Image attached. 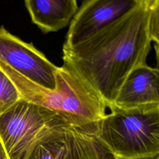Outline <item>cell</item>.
Instances as JSON below:
<instances>
[{
	"label": "cell",
	"mask_w": 159,
	"mask_h": 159,
	"mask_svg": "<svg viewBox=\"0 0 159 159\" xmlns=\"http://www.w3.org/2000/svg\"><path fill=\"white\" fill-rule=\"evenodd\" d=\"M0 68L7 75H17L53 89L58 66L32 43H27L0 27Z\"/></svg>",
	"instance_id": "cell-5"
},
{
	"label": "cell",
	"mask_w": 159,
	"mask_h": 159,
	"mask_svg": "<svg viewBox=\"0 0 159 159\" xmlns=\"http://www.w3.org/2000/svg\"><path fill=\"white\" fill-rule=\"evenodd\" d=\"M150 2L142 0L89 39L62 48L63 64L89 85L107 107L128 75L147 64L153 42L148 25Z\"/></svg>",
	"instance_id": "cell-1"
},
{
	"label": "cell",
	"mask_w": 159,
	"mask_h": 159,
	"mask_svg": "<svg viewBox=\"0 0 159 159\" xmlns=\"http://www.w3.org/2000/svg\"><path fill=\"white\" fill-rule=\"evenodd\" d=\"M130 159H159V153L153 154V155L135 157V158H132Z\"/></svg>",
	"instance_id": "cell-13"
},
{
	"label": "cell",
	"mask_w": 159,
	"mask_h": 159,
	"mask_svg": "<svg viewBox=\"0 0 159 159\" xmlns=\"http://www.w3.org/2000/svg\"><path fill=\"white\" fill-rule=\"evenodd\" d=\"M21 99L17 88L0 68V114Z\"/></svg>",
	"instance_id": "cell-11"
},
{
	"label": "cell",
	"mask_w": 159,
	"mask_h": 159,
	"mask_svg": "<svg viewBox=\"0 0 159 159\" xmlns=\"http://www.w3.org/2000/svg\"><path fill=\"white\" fill-rule=\"evenodd\" d=\"M142 0H83L73 17L63 47L76 45L120 18Z\"/></svg>",
	"instance_id": "cell-6"
},
{
	"label": "cell",
	"mask_w": 159,
	"mask_h": 159,
	"mask_svg": "<svg viewBox=\"0 0 159 159\" xmlns=\"http://www.w3.org/2000/svg\"><path fill=\"white\" fill-rule=\"evenodd\" d=\"M106 159H119V158H117V157L113 156V155H111V154H109V155L106 157Z\"/></svg>",
	"instance_id": "cell-15"
},
{
	"label": "cell",
	"mask_w": 159,
	"mask_h": 159,
	"mask_svg": "<svg viewBox=\"0 0 159 159\" xmlns=\"http://www.w3.org/2000/svg\"><path fill=\"white\" fill-rule=\"evenodd\" d=\"M60 122L65 121L55 112L19 99L0 114V141L8 158L25 159L42 134Z\"/></svg>",
	"instance_id": "cell-4"
},
{
	"label": "cell",
	"mask_w": 159,
	"mask_h": 159,
	"mask_svg": "<svg viewBox=\"0 0 159 159\" xmlns=\"http://www.w3.org/2000/svg\"><path fill=\"white\" fill-rule=\"evenodd\" d=\"M155 103H159V71L146 64L128 75L111 106L126 109Z\"/></svg>",
	"instance_id": "cell-7"
},
{
	"label": "cell",
	"mask_w": 159,
	"mask_h": 159,
	"mask_svg": "<svg viewBox=\"0 0 159 159\" xmlns=\"http://www.w3.org/2000/svg\"><path fill=\"white\" fill-rule=\"evenodd\" d=\"M159 0H150L148 25L153 42L158 46Z\"/></svg>",
	"instance_id": "cell-12"
},
{
	"label": "cell",
	"mask_w": 159,
	"mask_h": 159,
	"mask_svg": "<svg viewBox=\"0 0 159 159\" xmlns=\"http://www.w3.org/2000/svg\"><path fill=\"white\" fill-rule=\"evenodd\" d=\"M32 22L43 33L68 25L78 9L76 0H24Z\"/></svg>",
	"instance_id": "cell-8"
},
{
	"label": "cell",
	"mask_w": 159,
	"mask_h": 159,
	"mask_svg": "<svg viewBox=\"0 0 159 159\" xmlns=\"http://www.w3.org/2000/svg\"><path fill=\"white\" fill-rule=\"evenodd\" d=\"M0 159H9L1 141H0Z\"/></svg>",
	"instance_id": "cell-14"
},
{
	"label": "cell",
	"mask_w": 159,
	"mask_h": 159,
	"mask_svg": "<svg viewBox=\"0 0 159 159\" xmlns=\"http://www.w3.org/2000/svg\"><path fill=\"white\" fill-rule=\"evenodd\" d=\"M96 124L81 127L66 126L65 159H106L111 154L96 137Z\"/></svg>",
	"instance_id": "cell-9"
},
{
	"label": "cell",
	"mask_w": 159,
	"mask_h": 159,
	"mask_svg": "<svg viewBox=\"0 0 159 159\" xmlns=\"http://www.w3.org/2000/svg\"><path fill=\"white\" fill-rule=\"evenodd\" d=\"M68 125L60 122L49 127L35 143L25 159H65Z\"/></svg>",
	"instance_id": "cell-10"
},
{
	"label": "cell",
	"mask_w": 159,
	"mask_h": 159,
	"mask_svg": "<svg viewBox=\"0 0 159 159\" xmlns=\"http://www.w3.org/2000/svg\"><path fill=\"white\" fill-rule=\"evenodd\" d=\"M109 108L97 122L96 135L109 153L130 159L159 153V103Z\"/></svg>",
	"instance_id": "cell-3"
},
{
	"label": "cell",
	"mask_w": 159,
	"mask_h": 159,
	"mask_svg": "<svg viewBox=\"0 0 159 159\" xmlns=\"http://www.w3.org/2000/svg\"><path fill=\"white\" fill-rule=\"evenodd\" d=\"M7 76L17 88L22 99L55 112L70 125L81 127L94 124L106 114L107 107L102 99L64 64L58 66L53 89L17 75Z\"/></svg>",
	"instance_id": "cell-2"
}]
</instances>
